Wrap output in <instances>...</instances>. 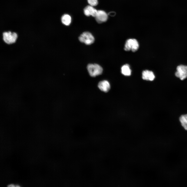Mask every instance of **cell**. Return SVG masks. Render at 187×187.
Masks as SVG:
<instances>
[{"label": "cell", "instance_id": "7a4b0ae2", "mask_svg": "<svg viewBox=\"0 0 187 187\" xmlns=\"http://www.w3.org/2000/svg\"><path fill=\"white\" fill-rule=\"evenodd\" d=\"M87 69L89 75L92 77L101 75L103 71L101 66L96 64H88L87 66Z\"/></svg>", "mask_w": 187, "mask_h": 187}, {"label": "cell", "instance_id": "7c38bea8", "mask_svg": "<svg viewBox=\"0 0 187 187\" xmlns=\"http://www.w3.org/2000/svg\"><path fill=\"white\" fill-rule=\"evenodd\" d=\"M179 120L182 126L187 130V114L182 115L179 118Z\"/></svg>", "mask_w": 187, "mask_h": 187}, {"label": "cell", "instance_id": "8992f818", "mask_svg": "<svg viewBox=\"0 0 187 187\" xmlns=\"http://www.w3.org/2000/svg\"><path fill=\"white\" fill-rule=\"evenodd\" d=\"M97 22L101 23L106 21L108 18V15L104 11L102 10H97L96 15L95 17Z\"/></svg>", "mask_w": 187, "mask_h": 187}, {"label": "cell", "instance_id": "8fae6325", "mask_svg": "<svg viewBox=\"0 0 187 187\" xmlns=\"http://www.w3.org/2000/svg\"><path fill=\"white\" fill-rule=\"evenodd\" d=\"M62 23L66 25H69L71 22V18L69 15L65 14L63 15L61 18Z\"/></svg>", "mask_w": 187, "mask_h": 187}, {"label": "cell", "instance_id": "277c9868", "mask_svg": "<svg viewBox=\"0 0 187 187\" xmlns=\"http://www.w3.org/2000/svg\"><path fill=\"white\" fill-rule=\"evenodd\" d=\"M79 41L87 45L93 43L95 38L92 35L88 32H85L82 34L79 37Z\"/></svg>", "mask_w": 187, "mask_h": 187}, {"label": "cell", "instance_id": "9c48e42d", "mask_svg": "<svg viewBox=\"0 0 187 187\" xmlns=\"http://www.w3.org/2000/svg\"><path fill=\"white\" fill-rule=\"evenodd\" d=\"M155 77L153 72L151 71L145 70L142 72V78L144 80L151 81L154 79Z\"/></svg>", "mask_w": 187, "mask_h": 187}, {"label": "cell", "instance_id": "5b68a950", "mask_svg": "<svg viewBox=\"0 0 187 187\" xmlns=\"http://www.w3.org/2000/svg\"><path fill=\"white\" fill-rule=\"evenodd\" d=\"M175 73L176 77L183 80L187 78V66L180 65L178 66Z\"/></svg>", "mask_w": 187, "mask_h": 187}, {"label": "cell", "instance_id": "4fadbf2b", "mask_svg": "<svg viewBox=\"0 0 187 187\" xmlns=\"http://www.w3.org/2000/svg\"><path fill=\"white\" fill-rule=\"evenodd\" d=\"M87 1L89 4L92 6L96 5L98 3L97 0H87Z\"/></svg>", "mask_w": 187, "mask_h": 187}, {"label": "cell", "instance_id": "30bf717a", "mask_svg": "<svg viewBox=\"0 0 187 187\" xmlns=\"http://www.w3.org/2000/svg\"><path fill=\"white\" fill-rule=\"evenodd\" d=\"M121 71L122 73L125 76H129L131 74V70L130 66L127 64H125L122 66Z\"/></svg>", "mask_w": 187, "mask_h": 187}, {"label": "cell", "instance_id": "3957f363", "mask_svg": "<svg viewBox=\"0 0 187 187\" xmlns=\"http://www.w3.org/2000/svg\"><path fill=\"white\" fill-rule=\"evenodd\" d=\"M139 48V43L135 39H129L126 40L125 44L124 49L126 51H132L134 52Z\"/></svg>", "mask_w": 187, "mask_h": 187}, {"label": "cell", "instance_id": "5bb4252c", "mask_svg": "<svg viewBox=\"0 0 187 187\" xmlns=\"http://www.w3.org/2000/svg\"><path fill=\"white\" fill-rule=\"evenodd\" d=\"M8 186H9V187H10H10H11H11H14V186H14V184H10V185H8Z\"/></svg>", "mask_w": 187, "mask_h": 187}, {"label": "cell", "instance_id": "ba28073f", "mask_svg": "<svg viewBox=\"0 0 187 187\" xmlns=\"http://www.w3.org/2000/svg\"><path fill=\"white\" fill-rule=\"evenodd\" d=\"M99 89L105 92H108L110 89V85L107 81L105 80L100 82L98 84Z\"/></svg>", "mask_w": 187, "mask_h": 187}, {"label": "cell", "instance_id": "6da1fadb", "mask_svg": "<svg viewBox=\"0 0 187 187\" xmlns=\"http://www.w3.org/2000/svg\"><path fill=\"white\" fill-rule=\"evenodd\" d=\"M2 39L5 44L10 45L15 43L18 38L17 32L11 31L3 32L2 34Z\"/></svg>", "mask_w": 187, "mask_h": 187}, {"label": "cell", "instance_id": "52a82bcc", "mask_svg": "<svg viewBox=\"0 0 187 187\" xmlns=\"http://www.w3.org/2000/svg\"><path fill=\"white\" fill-rule=\"evenodd\" d=\"M97 10L94 8L92 6L88 5L86 6L84 9V12L85 15L87 16L91 15L95 17Z\"/></svg>", "mask_w": 187, "mask_h": 187}]
</instances>
